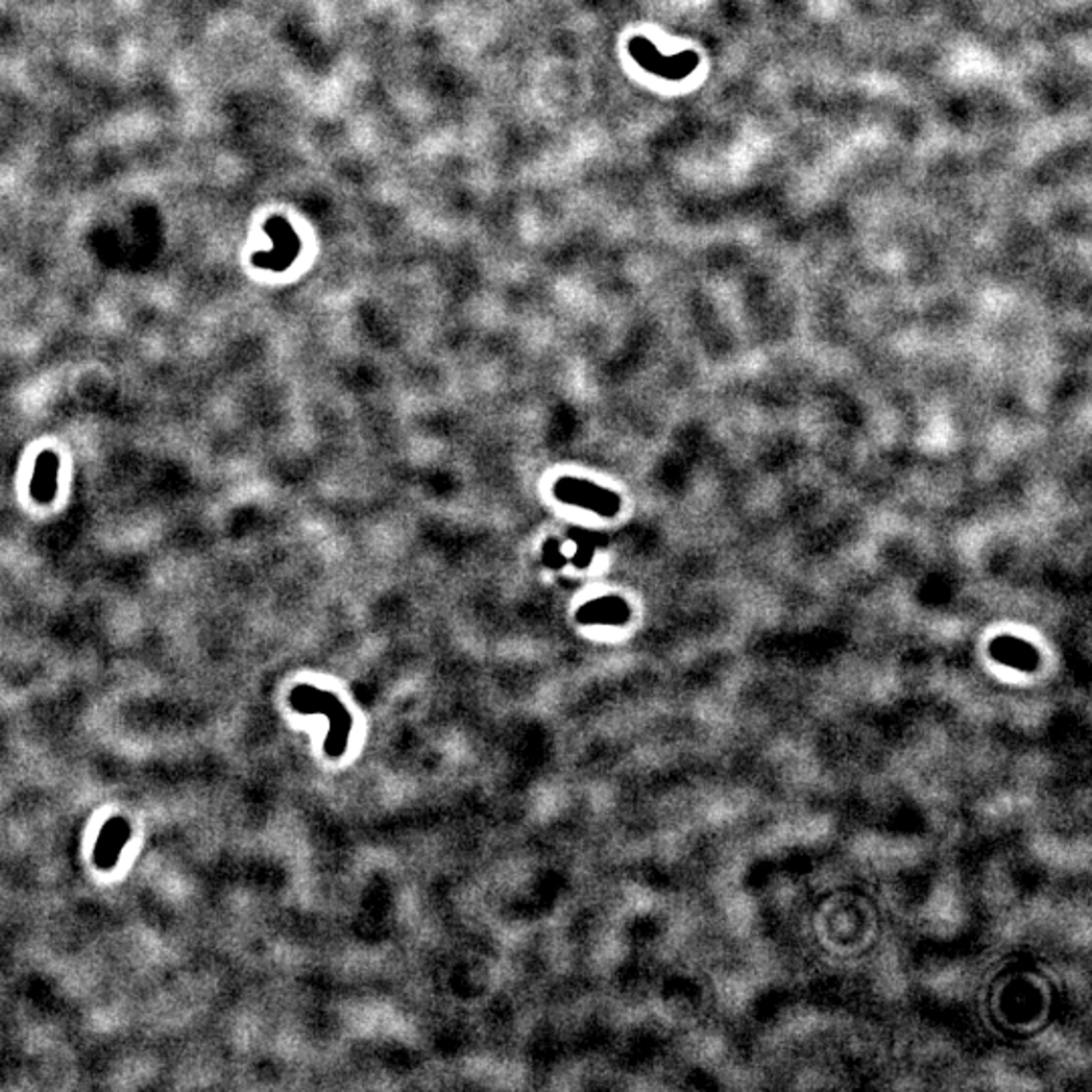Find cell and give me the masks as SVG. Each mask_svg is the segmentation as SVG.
<instances>
[{
	"label": "cell",
	"mask_w": 1092,
	"mask_h": 1092,
	"mask_svg": "<svg viewBox=\"0 0 1092 1092\" xmlns=\"http://www.w3.org/2000/svg\"><path fill=\"white\" fill-rule=\"evenodd\" d=\"M557 496L563 498L564 502H571V504L589 506L591 510L601 512V514H613L620 506V500L611 492H605L593 484H585L579 480H563L557 486Z\"/></svg>",
	"instance_id": "cell-1"
},
{
	"label": "cell",
	"mask_w": 1092,
	"mask_h": 1092,
	"mask_svg": "<svg viewBox=\"0 0 1092 1092\" xmlns=\"http://www.w3.org/2000/svg\"><path fill=\"white\" fill-rule=\"evenodd\" d=\"M59 456L51 450H45L39 454L34 462L33 480L29 486V492L34 502L39 504H51L57 496V476H59Z\"/></svg>",
	"instance_id": "cell-2"
},
{
	"label": "cell",
	"mask_w": 1092,
	"mask_h": 1092,
	"mask_svg": "<svg viewBox=\"0 0 1092 1092\" xmlns=\"http://www.w3.org/2000/svg\"><path fill=\"white\" fill-rule=\"evenodd\" d=\"M993 660L1018 668L1032 670L1038 663V652L1018 637H997L992 644Z\"/></svg>",
	"instance_id": "cell-3"
},
{
	"label": "cell",
	"mask_w": 1092,
	"mask_h": 1092,
	"mask_svg": "<svg viewBox=\"0 0 1092 1092\" xmlns=\"http://www.w3.org/2000/svg\"><path fill=\"white\" fill-rule=\"evenodd\" d=\"M124 829H128L124 822H114V824H110V828L103 829V840L98 844V854H105V860L101 862V866L105 862L112 864V862L116 860L118 850L124 846V842L128 838V831L124 835H120Z\"/></svg>",
	"instance_id": "cell-4"
},
{
	"label": "cell",
	"mask_w": 1092,
	"mask_h": 1092,
	"mask_svg": "<svg viewBox=\"0 0 1092 1092\" xmlns=\"http://www.w3.org/2000/svg\"><path fill=\"white\" fill-rule=\"evenodd\" d=\"M589 613L593 620H601V622H622L626 620L628 615V609H626V603L617 601V599H603L599 603L589 605Z\"/></svg>",
	"instance_id": "cell-5"
}]
</instances>
